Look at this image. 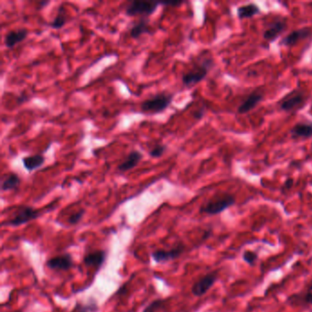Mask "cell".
I'll use <instances>...</instances> for the list:
<instances>
[{"instance_id":"6da1fadb","label":"cell","mask_w":312,"mask_h":312,"mask_svg":"<svg viewBox=\"0 0 312 312\" xmlns=\"http://www.w3.org/2000/svg\"><path fill=\"white\" fill-rule=\"evenodd\" d=\"M213 59L206 58L200 62L199 64L194 65L192 69L189 71L185 72L181 76V82L185 87H192L194 85L201 83L202 81L206 78L208 75L209 71L213 67Z\"/></svg>"},{"instance_id":"7a4b0ae2","label":"cell","mask_w":312,"mask_h":312,"mask_svg":"<svg viewBox=\"0 0 312 312\" xmlns=\"http://www.w3.org/2000/svg\"><path fill=\"white\" fill-rule=\"evenodd\" d=\"M236 204V198L232 194L222 193L209 200L200 208V213L208 215H217Z\"/></svg>"},{"instance_id":"3957f363","label":"cell","mask_w":312,"mask_h":312,"mask_svg":"<svg viewBox=\"0 0 312 312\" xmlns=\"http://www.w3.org/2000/svg\"><path fill=\"white\" fill-rule=\"evenodd\" d=\"M174 98L173 94L161 93L145 100L140 104V112L145 113H161L170 106Z\"/></svg>"},{"instance_id":"277c9868","label":"cell","mask_w":312,"mask_h":312,"mask_svg":"<svg viewBox=\"0 0 312 312\" xmlns=\"http://www.w3.org/2000/svg\"><path fill=\"white\" fill-rule=\"evenodd\" d=\"M161 2L154 1H131L126 8V15L128 17L143 16V18H148L156 12Z\"/></svg>"},{"instance_id":"5b68a950","label":"cell","mask_w":312,"mask_h":312,"mask_svg":"<svg viewBox=\"0 0 312 312\" xmlns=\"http://www.w3.org/2000/svg\"><path fill=\"white\" fill-rule=\"evenodd\" d=\"M41 215V213L38 210L34 209L30 206H20L16 210L13 216L3 223V225L8 226L17 227L19 225L25 224L27 222H31L35 219H37Z\"/></svg>"},{"instance_id":"8992f818","label":"cell","mask_w":312,"mask_h":312,"mask_svg":"<svg viewBox=\"0 0 312 312\" xmlns=\"http://www.w3.org/2000/svg\"><path fill=\"white\" fill-rule=\"evenodd\" d=\"M217 279L218 276L216 272H212V273L205 275L192 285L191 293L197 298L203 297L213 288L214 284L216 283Z\"/></svg>"},{"instance_id":"52a82bcc","label":"cell","mask_w":312,"mask_h":312,"mask_svg":"<svg viewBox=\"0 0 312 312\" xmlns=\"http://www.w3.org/2000/svg\"><path fill=\"white\" fill-rule=\"evenodd\" d=\"M287 302L291 306L307 307L312 305V279L305 286V288L298 293L290 295Z\"/></svg>"},{"instance_id":"ba28073f","label":"cell","mask_w":312,"mask_h":312,"mask_svg":"<svg viewBox=\"0 0 312 312\" xmlns=\"http://www.w3.org/2000/svg\"><path fill=\"white\" fill-rule=\"evenodd\" d=\"M305 103V95L301 91L295 90L285 96L279 103L280 110L284 112H291L301 107Z\"/></svg>"},{"instance_id":"9c48e42d","label":"cell","mask_w":312,"mask_h":312,"mask_svg":"<svg viewBox=\"0 0 312 312\" xmlns=\"http://www.w3.org/2000/svg\"><path fill=\"white\" fill-rule=\"evenodd\" d=\"M185 247L183 245H178V246L171 248V249H158V250L152 252L151 256L153 260L156 263H164L169 261L175 260L179 258L180 255L183 254Z\"/></svg>"},{"instance_id":"30bf717a","label":"cell","mask_w":312,"mask_h":312,"mask_svg":"<svg viewBox=\"0 0 312 312\" xmlns=\"http://www.w3.org/2000/svg\"><path fill=\"white\" fill-rule=\"evenodd\" d=\"M264 99V94L260 91L256 90L252 92L250 95L243 101L239 107L237 108V113L239 114H245L249 113L253 109H255Z\"/></svg>"},{"instance_id":"8fae6325","label":"cell","mask_w":312,"mask_h":312,"mask_svg":"<svg viewBox=\"0 0 312 312\" xmlns=\"http://www.w3.org/2000/svg\"><path fill=\"white\" fill-rule=\"evenodd\" d=\"M49 268L52 270H61L66 271L73 266L72 257L70 254H62V255H56L50 258L46 263Z\"/></svg>"},{"instance_id":"7c38bea8","label":"cell","mask_w":312,"mask_h":312,"mask_svg":"<svg viewBox=\"0 0 312 312\" xmlns=\"http://www.w3.org/2000/svg\"><path fill=\"white\" fill-rule=\"evenodd\" d=\"M312 30L310 28H302L299 29L293 30L292 32L288 34L286 37H284L280 41V45L289 47L293 46L296 43L302 41L304 38H307L311 35Z\"/></svg>"},{"instance_id":"4fadbf2b","label":"cell","mask_w":312,"mask_h":312,"mask_svg":"<svg viewBox=\"0 0 312 312\" xmlns=\"http://www.w3.org/2000/svg\"><path fill=\"white\" fill-rule=\"evenodd\" d=\"M287 28V22L285 20H276L273 23L270 24L269 27L266 28L263 34V37L268 43H274L278 40L280 35L283 33Z\"/></svg>"},{"instance_id":"5bb4252c","label":"cell","mask_w":312,"mask_h":312,"mask_svg":"<svg viewBox=\"0 0 312 312\" xmlns=\"http://www.w3.org/2000/svg\"><path fill=\"white\" fill-rule=\"evenodd\" d=\"M28 30L26 28H19L17 30H10L4 37V44L8 49H12L19 43L24 42L28 37Z\"/></svg>"},{"instance_id":"9a60e30c","label":"cell","mask_w":312,"mask_h":312,"mask_svg":"<svg viewBox=\"0 0 312 312\" xmlns=\"http://www.w3.org/2000/svg\"><path fill=\"white\" fill-rule=\"evenodd\" d=\"M106 259V252L104 250H95L85 255L84 263L87 267H95L99 269L104 265Z\"/></svg>"},{"instance_id":"2e32d148","label":"cell","mask_w":312,"mask_h":312,"mask_svg":"<svg viewBox=\"0 0 312 312\" xmlns=\"http://www.w3.org/2000/svg\"><path fill=\"white\" fill-rule=\"evenodd\" d=\"M142 159H143V154L141 152L138 150H132L128 154L127 159L121 164H119L118 170L120 172H128L129 170L136 168L139 164Z\"/></svg>"},{"instance_id":"e0dca14e","label":"cell","mask_w":312,"mask_h":312,"mask_svg":"<svg viewBox=\"0 0 312 312\" xmlns=\"http://www.w3.org/2000/svg\"><path fill=\"white\" fill-rule=\"evenodd\" d=\"M290 136L293 139L312 137V122H300L296 124L290 130Z\"/></svg>"},{"instance_id":"ac0fdd59","label":"cell","mask_w":312,"mask_h":312,"mask_svg":"<svg viewBox=\"0 0 312 312\" xmlns=\"http://www.w3.org/2000/svg\"><path fill=\"white\" fill-rule=\"evenodd\" d=\"M144 34H152L148 18H142L130 28V37L132 38L137 40Z\"/></svg>"},{"instance_id":"d6986e66","label":"cell","mask_w":312,"mask_h":312,"mask_svg":"<svg viewBox=\"0 0 312 312\" xmlns=\"http://www.w3.org/2000/svg\"><path fill=\"white\" fill-rule=\"evenodd\" d=\"M24 168L28 172H32L43 167L45 163V158L41 154H36L32 156L25 157L22 159Z\"/></svg>"},{"instance_id":"ffe728a7","label":"cell","mask_w":312,"mask_h":312,"mask_svg":"<svg viewBox=\"0 0 312 312\" xmlns=\"http://www.w3.org/2000/svg\"><path fill=\"white\" fill-rule=\"evenodd\" d=\"M261 10L258 6L254 3H250V4L240 6L237 9V17L240 19H251L256 15L259 14Z\"/></svg>"},{"instance_id":"44dd1931","label":"cell","mask_w":312,"mask_h":312,"mask_svg":"<svg viewBox=\"0 0 312 312\" xmlns=\"http://www.w3.org/2000/svg\"><path fill=\"white\" fill-rule=\"evenodd\" d=\"M21 184V179L16 173H10L6 175L5 178L2 180L1 183V190L2 191H9L14 190L19 188Z\"/></svg>"},{"instance_id":"7402d4cb","label":"cell","mask_w":312,"mask_h":312,"mask_svg":"<svg viewBox=\"0 0 312 312\" xmlns=\"http://www.w3.org/2000/svg\"><path fill=\"white\" fill-rule=\"evenodd\" d=\"M66 16H65V9L63 8V6H60L58 9V13L56 17L52 19V21L49 24V26L51 28L54 29H60L63 28L66 24Z\"/></svg>"},{"instance_id":"603a6c76","label":"cell","mask_w":312,"mask_h":312,"mask_svg":"<svg viewBox=\"0 0 312 312\" xmlns=\"http://www.w3.org/2000/svg\"><path fill=\"white\" fill-rule=\"evenodd\" d=\"M97 304L96 301H95L93 298L91 299V302L87 304H76L74 308L71 312H95L97 310Z\"/></svg>"},{"instance_id":"cb8c5ba5","label":"cell","mask_w":312,"mask_h":312,"mask_svg":"<svg viewBox=\"0 0 312 312\" xmlns=\"http://www.w3.org/2000/svg\"><path fill=\"white\" fill-rule=\"evenodd\" d=\"M258 259V254L254 251L246 250L243 253V260L251 266H254Z\"/></svg>"},{"instance_id":"d4e9b609","label":"cell","mask_w":312,"mask_h":312,"mask_svg":"<svg viewBox=\"0 0 312 312\" xmlns=\"http://www.w3.org/2000/svg\"><path fill=\"white\" fill-rule=\"evenodd\" d=\"M167 149H168V147L166 145H163V144L156 145L155 147H152L151 149L149 150L148 155L153 159H159V158L163 156V154L167 151Z\"/></svg>"},{"instance_id":"484cf974","label":"cell","mask_w":312,"mask_h":312,"mask_svg":"<svg viewBox=\"0 0 312 312\" xmlns=\"http://www.w3.org/2000/svg\"><path fill=\"white\" fill-rule=\"evenodd\" d=\"M162 305H163V299L158 298L149 303L147 307H145L143 312H157V310H159L162 307Z\"/></svg>"},{"instance_id":"4316f807","label":"cell","mask_w":312,"mask_h":312,"mask_svg":"<svg viewBox=\"0 0 312 312\" xmlns=\"http://www.w3.org/2000/svg\"><path fill=\"white\" fill-rule=\"evenodd\" d=\"M85 213V210H84V209H82V210L76 212V213H72L71 216L69 217V219H68V222L71 223V224H77L82 220V218L84 217Z\"/></svg>"},{"instance_id":"83f0119b","label":"cell","mask_w":312,"mask_h":312,"mask_svg":"<svg viewBox=\"0 0 312 312\" xmlns=\"http://www.w3.org/2000/svg\"><path fill=\"white\" fill-rule=\"evenodd\" d=\"M204 113H205V108L204 107L198 109L193 113V119H196V120H200V119L204 118Z\"/></svg>"},{"instance_id":"f1b7e54d","label":"cell","mask_w":312,"mask_h":312,"mask_svg":"<svg viewBox=\"0 0 312 312\" xmlns=\"http://www.w3.org/2000/svg\"><path fill=\"white\" fill-rule=\"evenodd\" d=\"M293 179L289 178V179H288V180H286V181L284 182L283 187H282V190H283V191H285V190H289V189H291V188L293 187Z\"/></svg>"},{"instance_id":"f546056e","label":"cell","mask_w":312,"mask_h":312,"mask_svg":"<svg viewBox=\"0 0 312 312\" xmlns=\"http://www.w3.org/2000/svg\"><path fill=\"white\" fill-rule=\"evenodd\" d=\"M184 2L183 1H172V2H161V5L167 6V7H169V6H171V7H180V6L182 5Z\"/></svg>"},{"instance_id":"4dcf8cb0","label":"cell","mask_w":312,"mask_h":312,"mask_svg":"<svg viewBox=\"0 0 312 312\" xmlns=\"http://www.w3.org/2000/svg\"><path fill=\"white\" fill-rule=\"evenodd\" d=\"M50 3H51V1H41V2H38V4H37V10H43V9L46 8L48 5H50Z\"/></svg>"},{"instance_id":"1f68e13d","label":"cell","mask_w":312,"mask_h":312,"mask_svg":"<svg viewBox=\"0 0 312 312\" xmlns=\"http://www.w3.org/2000/svg\"><path fill=\"white\" fill-rule=\"evenodd\" d=\"M28 100V97L26 95H21L19 98H18V104H23L24 102H26Z\"/></svg>"}]
</instances>
